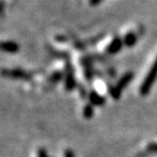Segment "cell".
<instances>
[{
  "instance_id": "obj_1",
  "label": "cell",
  "mask_w": 157,
  "mask_h": 157,
  "mask_svg": "<svg viewBox=\"0 0 157 157\" xmlns=\"http://www.w3.org/2000/svg\"><path fill=\"white\" fill-rule=\"evenodd\" d=\"M157 78V57L155 59L154 63L150 68L149 73L147 74L146 78H144L142 85H141V88H140V93L142 96H146L148 95V93L150 92L151 88L154 84V82L156 81Z\"/></svg>"
},
{
  "instance_id": "obj_2",
  "label": "cell",
  "mask_w": 157,
  "mask_h": 157,
  "mask_svg": "<svg viewBox=\"0 0 157 157\" xmlns=\"http://www.w3.org/2000/svg\"><path fill=\"white\" fill-rule=\"evenodd\" d=\"M89 99L91 104L96 105V106H102L105 104V98L99 95L96 91H91L89 94Z\"/></svg>"
},
{
  "instance_id": "obj_3",
  "label": "cell",
  "mask_w": 157,
  "mask_h": 157,
  "mask_svg": "<svg viewBox=\"0 0 157 157\" xmlns=\"http://www.w3.org/2000/svg\"><path fill=\"white\" fill-rule=\"evenodd\" d=\"M1 48L3 51L9 52V53H15L18 51V45L17 43L11 42V41H7V42H3L1 45Z\"/></svg>"
},
{
  "instance_id": "obj_4",
  "label": "cell",
  "mask_w": 157,
  "mask_h": 157,
  "mask_svg": "<svg viewBox=\"0 0 157 157\" xmlns=\"http://www.w3.org/2000/svg\"><path fill=\"white\" fill-rule=\"evenodd\" d=\"M121 47H122L121 41L119 39H115L109 44V46L107 47V52L110 53V54H114V53H117L121 49Z\"/></svg>"
},
{
  "instance_id": "obj_5",
  "label": "cell",
  "mask_w": 157,
  "mask_h": 157,
  "mask_svg": "<svg viewBox=\"0 0 157 157\" xmlns=\"http://www.w3.org/2000/svg\"><path fill=\"white\" fill-rule=\"evenodd\" d=\"M65 88H67V91L73 90L75 88V78H74V75L71 73V70L68 71L67 78H65Z\"/></svg>"
},
{
  "instance_id": "obj_6",
  "label": "cell",
  "mask_w": 157,
  "mask_h": 157,
  "mask_svg": "<svg viewBox=\"0 0 157 157\" xmlns=\"http://www.w3.org/2000/svg\"><path fill=\"white\" fill-rule=\"evenodd\" d=\"M137 41V37L135 35L134 33H128L125 35L124 39V45H127L128 47H132L135 45V43H136Z\"/></svg>"
},
{
  "instance_id": "obj_7",
  "label": "cell",
  "mask_w": 157,
  "mask_h": 157,
  "mask_svg": "<svg viewBox=\"0 0 157 157\" xmlns=\"http://www.w3.org/2000/svg\"><path fill=\"white\" fill-rule=\"evenodd\" d=\"M93 113H94V110H93V106L88 104L84 107V111H83V115L85 118L87 119H90L91 117H93Z\"/></svg>"
},
{
  "instance_id": "obj_8",
  "label": "cell",
  "mask_w": 157,
  "mask_h": 157,
  "mask_svg": "<svg viewBox=\"0 0 157 157\" xmlns=\"http://www.w3.org/2000/svg\"><path fill=\"white\" fill-rule=\"evenodd\" d=\"M7 76L12 78H25V74L21 71H7Z\"/></svg>"
},
{
  "instance_id": "obj_9",
  "label": "cell",
  "mask_w": 157,
  "mask_h": 157,
  "mask_svg": "<svg viewBox=\"0 0 157 157\" xmlns=\"http://www.w3.org/2000/svg\"><path fill=\"white\" fill-rule=\"evenodd\" d=\"M147 150H148L149 152L157 153V143H155V142L149 143L148 146H147Z\"/></svg>"
},
{
  "instance_id": "obj_10",
  "label": "cell",
  "mask_w": 157,
  "mask_h": 157,
  "mask_svg": "<svg viewBox=\"0 0 157 157\" xmlns=\"http://www.w3.org/2000/svg\"><path fill=\"white\" fill-rule=\"evenodd\" d=\"M38 157H49L47 154V151L44 148H39L38 150Z\"/></svg>"
},
{
  "instance_id": "obj_11",
  "label": "cell",
  "mask_w": 157,
  "mask_h": 157,
  "mask_svg": "<svg viewBox=\"0 0 157 157\" xmlns=\"http://www.w3.org/2000/svg\"><path fill=\"white\" fill-rule=\"evenodd\" d=\"M64 157H75V153L71 149H67L64 151Z\"/></svg>"
},
{
  "instance_id": "obj_12",
  "label": "cell",
  "mask_w": 157,
  "mask_h": 157,
  "mask_svg": "<svg viewBox=\"0 0 157 157\" xmlns=\"http://www.w3.org/2000/svg\"><path fill=\"white\" fill-rule=\"evenodd\" d=\"M101 1L102 0H90V4L91 5H97V4H99Z\"/></svg>"
}]
</instances>
